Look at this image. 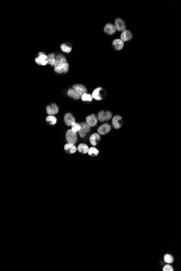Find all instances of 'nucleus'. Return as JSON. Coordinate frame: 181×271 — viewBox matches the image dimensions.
<instances>
[{"label": "nucleus", "instance_id": "obj_8", "mask_svg": "<svg viewBox=\"0 0 181 271\" xmlns=\"http://www.w3.org/2000/svg\"><path fill=\"white\" fill-rule=\"evenodd\" d=\"M111 127L109 123H104L100 126L98 129V133L99 135H105L111 130Z\"/></svg>", "mask_w": 181, "mask_h": 271}, {"label": "nucleus", "instance_id": "obj_21", "mask_svg": "<svg viewBox=\"0 0 181 271\" xmlns=\"http://www.w3.org/2000/svg\"><path fill=\"white\" fill-rule=\"evenodd\" d=\"M77 150L79 151V152L81 154H86L88 153L89 150V146L85 143H80L79 145V146L77 148Z\"/></svg>", "mask_w": 181, "mask_h": 271}, {"label": "nucleus", "instance_id": "obj_20", "mask_svg": "<svg viewBox=\"0 0 181 271\" xmlns=\"http://www.w3.org/2000/svg\"><path fill=\"white\" fill-rule=\"evenodd\" d=\"M113 46L115 49L120 50L122 49L124 47V42L121 39H116L113 41Z\"/></svg>", "mask_w": 181, "mask_h": 271}, {"label": "nucleus", "instance_id": "obj_14", "mask_svg": "<svg viewBox=\"0 0 181 271\" xmlns=\"http://www.w3.org/2000/svg\"><path fill=\"white\" fill-rule=\"evenodd\" d=\"M72 88H73L76 92H78L80 95H83L85 93H87V90L86 87L80 84H76L73 86Z\"/></svg>", "mask_w": 181, "mask_h": 271}, {"label": "nucleus", "instance_id": "obj_3", "mask_svg": "<svg viewBox=\"0 0 181 271\" xmlns=\"http://www.w3.org/2000/svg\"><path fill=\"white\" fill-rule=\"evenodd\" d=\"M92 96L95 100L100 101L105 96V91L103 88L98 87L95 89L92 93Z\"/></svg>", "mask_w": 181, "mask_h": 271}, {"label": "nucleus", "instance_id": "obj_11", "mask_svg": "<svg viewBox=\"0 0 181 271\" xmlns=\"http://www.w3.org/2000/svg\"><path fill=\"white\" fill-rule=\"evenodd\" d=\"M68 70H69V64L68 63H65L59 67L54 68V71L58 74L66 73L68 72Z\"/></svg>", "mask_w": 181, "mask_h": 271}, {"label": "nucleus", "instance_id": "obj_23", "mask_svg": "<svg viewBox=\"0 0 181 271\" xmlns=\"http://www.w3.org/2000/svg\"><path fill=\"white\" fill-rule=\"evenodd\" d=\"M55 58H56V56L54 53H50L48 55H47L48 63L52 66H53L55 62Z\"/></svg>", "mask_w": 181, "mask_h": 271}, {"label": "nucleus", "instance_id": "obj_29", "mask_svg": "<svg viewBox=\"0 0 181 271\" xmlns=\"http://www.w3.org/2000/svg\"><path fill=\"white\" fill-rule=\"evenodd\" d=\"M174 269L173 267L170 264L168 263L167 265H165L163 268V271H173Z\"/></svg>", "mask_w": 181, "mask_h": 271}, {"label": "nucleus", "instance_id": "obj_26", "mask_svg": "<svg viewBox=\"0 0 181 271\" xmlns=\"http://www.w3.org/2000/svg\"><path fill=\"white\" fill-rule=\"evenodd\" d=\"M164 260L167 263L170 264L173 263L174 258L172 255H170V254H166L164 256Z\"/></svg>", "mask_w": 181, "mask_h": 271}, {"label": "nucleus", "instance_id": "obj_28", "mask_svg": "<svg viewBox=\"0 0 181 271\" xmlns=\"http://www.w3.org/2000/svg\"><path fill=\"white\" fill-rule=\"evenodd\" d=\"M71 126H72L71 130H72L73 132H76H76H79V131L80 130V128H81L80 123H77V122L74 123Z\"/></svg>", "mask_w": 181, "mask_h": 271}, {"label": "nucleus", "instance_id": "obj_16", "mask_svg": "<svg viewBox=\"0 0 181 271\" xmlns=\"http://www.w3.org/2000/svg\"><path fill=\"white\" fill-rule=\"evenodd\" d=\"M122 117L121 116L117 115H115L112 119V125L115 129H119L122 127V124L119 121L122 120Z\"/></svg>", "mask_w": 181, "mask_h": 271}, {"label": "nucleus", "instance_id": "obj_19", "mask_svg": "<svg viewBox=\"0 0 181 271\" xmlns=\"http://www.w3.org/2000/svg\"><path fill=\"white\" fill-rule=\"evenodd\" d=\"M132 38V35L129 30H125L120 35V39L123 41H128L130 40Z\"/></svg>", "mask_w": 181, "mask_h": 271}, {"label": "nucleus", "instance_id": "obj_6", "mask_svg": "<svg viewBox=\"0 0 181 271\" xmlns=\"http://www.w3.org/2000/svg\"><path fill=\"white\" fill-rule=\"evenodd\" d=\"M114 26L116 27V30L118 32H124L126 30V25L125 22L122 19L118 18L115 21Z\"/></svg>", "mask_w": 181, "mask_h": 271}, {"label": "nucleus", "instance_id": "obj_15", "mask_svg": "<svg viewBox=\"0 0 181 271\" xmlns=\"http://www.w3.org/2000/svg\"><path fill=\"white\" fill-rule=\"evenodd\" d=\"M101 139L100 136L99 134L94 133L89 138V141L91 145L93 146H97Z\"/></svg>", "mask_w": 181, "mask_h": 271}, {"label": "nucleus", "instance_id": "obj_27", "mask_svg": "<svg viewBox=\"0 0 181 271\" xmlns=\"http://www.w3.org/2000/svg\"><path fill=\"white\" fill-rule=\"evenodd\" d=\"M81 98V100L84 102H92V96L91 94H87V93H85L83 95H82Z\"/></svg>", "mask_w": 181, "mask_h": 271}, {"label": "nucleus", "instance_id": "obj_7", "mask_svg": "<svg viewBox=\"0 0 181 271\" xmlns=\"http://www.w3.org/2000/svg\"><path fill=\"white\" fill-rule=\"evenodd\" d=\"M47 113L50 115H54L59 112V107L55 104H52L46 107Z\"/></svg>", "mask_w": 181, "mask_h": 271}, {"label": "nucleus", "instance_id": "obj_10", "mask_svg": "<svg viewBox=\"0 0 181 271\" xmlns=\"http://www.w3.org/2000/svg\"><path fill=\"white\" fill-rule=\"evenodd\" d=\"M65 63H67V60L65 56L63 54H58L55 58V62L54 66V68L59 67Z\"/></svg>", "mask_w": 181, "mask_h": 271}, {"label": "nucleus", "instance_id": "obj_1", "mask_svg": "<svg viewBox=\"0 0 181 271\" xmlns=\"http://www.w3.org/2000/svg\"><path fill=\"white\" fill-rule=\"evenodd\" d=\"M35 61L39 65L46 66L48 64L47 55L43 52H40L38 53V56L35 58Z\"/></svg>", "mask_w": 181, "mask_h": 271}, {"label": "nucleus", "instance_id": "obj_12", "mask_svg": "<svg viewBox=\"0 0 181 271\" xmlns=\"http://www.w3.org/2000/svg\"><path fill=\"white\" fill-rule=\"evenodd\" d=\"M64 121L66 125L71 126L74 123L76 122V119L72 114L67 113L64 117Z\"/></svg>", "mask_w": 181, "mask_h": 271}, {"label": "nucleus", "instance_id": "obj_22", "mask_svg": "<svg viewBox=\"0 0 181 271\" xmlns=\"http://www.w3.org/2000/svg\"><path fill=\"white\" fill-rule=\"evenodd\" d=\"M61 50L66 53H70L72 49V46L67 43H63L60 46Z\"/></svg>", "mask_w": 181, "mask_h": 271}, {"label": "nucleus", "instance_id": "obj_25", "mask_svg": "<svg viewBox=\"0 0 181 271\" xmlns=\"http://www.w3.org/2000/svg\"><path fill=\"white\" fill-rule=\"evenodd\" d=\"M89 156L94 157L96 156L99 153V151L96 147H91L89 148V152L87 153Z\"/></svg>", "mask_w": 181, "mask_h": 271}, {"label": "nucleus", "instance_id": "obj_17", "mask_svg": "<svg viewBox=\"0 0 181 271\" xmlns=\"http://www.w3.org/2000/svg\"><path fill=\"white\" fill-rule=\"evenodd\" d=\"M104 32L109 35H113L116 32V29L114 25L111 23H107L104 27Z\"/></svg>", "mask_w": 181, "mask_h": 271}, {"label": "nucleus", "instance_id": "obj_18", "mask_svg": "<svg viewBox=\"0 0 181 271\" xmlns=\"http://www.w3.org/2000/svg\"><path fill=\"white\" fill-rule=\"evenodd\" d=\"M67 95L75 100H78L81 98V95L76 92L73 88H70L68 90Z\"/></svg>", "mask_w": 181, "mask_h": 271}, {"label": "nucleus", "instance_id": "obj_24", "mask_svg": "<svg viewBox=\"0 0 181 271\" xmlns=\"http://www.w3.org/2000/svg\"><path fill=\"white\" fill-rule=\"evenodd\" d=\"M46 121L48 124L54 125L57 122V119L54 115H49L46 117Z\"/></svg>", "mask_w": 181, "mask_h": 271}, {"label": "nucleus", "instance_id": "obj_5", "mask_svg": "<svg viewBox=\"0 0 181 271\" xmlns=\"http://www.w3.org/2000/svg\"><path fill=\"white\" fill-rule=\"evenodd\" d=\"M80 125L81 128L79 131V134L81 138H84L90 130L91 127L86 122H81L80 123Z\"/></svg>", "mask_w": 181, "mask_h": 271}, {"label": "nucleus", "instance_id": "obj_13", "mask_svg": "<svg viewBox=\"0 0 181 271\" xmlns=\"http://www.w3.org/2000/svg\"><path fill=\"white\" fill-rule=\"evenodd\" d=\"M64 150L68 154H72L76 152L77 147L74 145V144L67 143L64 146Z\"/></svg>", "mask_w": 181, "mask_h": 271}, {"label": "nucleus", "instance_id": "obj_4", "mask_svg": "<svg viewBox=\"0 0 181 271\" xmlns=\"http://www.w3.org/2000/svg\"><path fill=\"white\" fill-rule=\"evenodd\" d=\"M112 117V114L109 112L107 111L105 112L104 110H101L98 115V120L101 122H104L105 121H109Z\"/></svg>", "mask_w": 181, "mask_h": 271}, {"label": "nucleus", "instance_id": "obj_9", "mask_svg": "<svg viewBox=\"0 0 181 271\" xmlns=\"http://www.w3.org/2000/svg\"><path fill=\"white\" fill-rule=\"evenodd\" d=\"M86 123L90 127L96 126L98 123V118H97V116L94 114H92L88 117H86Z\"/></svg>", "mask_w": 181, "mask_h": 271}, {"label": "nucleus", "instance_id": "obj_2", "mask_svg": "<svg viewBox=\"0 0 181 271\" xmlns=\"http://www.w3.org/2000/svg\"><path fill=\"white\" fill-rule=\"evenodd\" d=\"M66 139L68 143L75 144L78 139L76 133L73 132L71 129L68 130L66 134Z\"/></svg>", "mask_w": 181, "mask_h": 271}]
</instances>
